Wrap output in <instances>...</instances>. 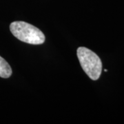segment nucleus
<instances>
[{
	"instance_id": "f257e3e1",
	"label": "nucleus",
	"mask_w": 124,
	"mask_h": 124,
	"mask_svg": "<svg viewBox=\"0 0 124 124\" xmlns=\"http://www.w3.org/2000/svg\"><path fill=\"white\" fill-rule=\"evenodd\" d=\"M10 30L17 39L29 44H42L45 41L44 34L37 27L25 22H13Z\"/></svg>"
},
{
	"instance_id": "f03ea898",
	"label": "nucleus",
	"mask_w": 124,
	"mask_h": 124,
	"mask_svg": "<svg viewBox=\"0 0 124 124\" xmlns=\"http://www.w3.org/2000/svg\"><path fill=\"white\" fill-rule=\"evenodd\" d=\"M81 66L92 80H97L102 71V62L97 54L91 50L79 47L77 51Z\"/></svg>"
},
{
	"instance_id": "7ed1b4c3",
	"label": "nucleus",
	"mask_w": 124,
	"mask_h": 124,
	"mask_svg": "<svg viewBox=\"0 0 124 124\" xmlns=\"http://www.w3.org/2000/svg\"><path fill=\"white\" fill-rule=\"evenodd\" d=\"M12 73L13 71L8 63L0 56V77L9 78Z\"/></svg>"
}]
</instances>
